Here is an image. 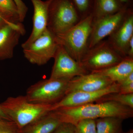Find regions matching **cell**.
<instances>
[{
	"mask_svg": "<svg viewBox=\"0 0 133 133\" xmlns=\"http://www.w3.org/2000/svg\"><path fill=\"white\" fill-rule=\"evenodd\" d=\"M130 9H125L114 14L93 21L88 49L110 36L124 21Z\"/></svg>",
	"mask_w": 133,
	"mask_h": 133,
	"instance_id": "obj_10",
	"label": "cell"
},
{
	"mask_svg": "<svg viewBox=\"0 0 133 133\" xmlns=\"http://www.w3.org/2000/svg\"><path fill=\"white\" fill-rule=\"evenodd\" d=\"M118 1L125 8H133V0H118Z\"/></svg>",
	"mask_w": 133,
	"mask_h": 133,
	"instance_id": "obj_30",
	"label": "cell"
},
{
	"mask_svg": "<svg viewBox=\"0 0 133 133\" xmlns=\"http://www.w3.org/2000/svg\"><path fill=\"white\" fill-rule=\"evenodd\" d=\"M95 72L106 76L114 83L118 84L133 72V58L126 57L119 63Z\"/></svg>",
	"mask_w": 133,
	"mask_h": 133,
	"instance_id": "obj_16",
	"label": "cell"
},
{
	"mask_svg": "<svg viewBox=\"0 0 133 133\" xmlns=\"http://www.w3.org/2000/svg\"><path fill=\"white\" fill-rule=\"evenodd\" d=\"M124 58L112 48L107 40H103L88 49L80 63L87 70L91 72L113 66Z\"/></svg>",
	"mask_w": 133,
	"mask_h": 133,
	"instance_id": "obj_6",
	"label": "cell"
},
{
	"mask_svg": "<svg viewBox=\"0 0 133 133\" xmlns=\"http://www.w3.org/2000/svg\"><path fill=\"white\" fill-rule=\"evenodd\" d=\"M59 44L56 36L47 28L28 47L23 49L24 57L32 64L44 65L54 58Z\"/></svg>",
	"mask_w": 133,
	"mask_h": 133,
	"instance_id": "obj_7",
	"label": "cell"
},
{
	"mask_svg": "<svg viewBox=\"0 0 133 133\" xmlns=\"http://www.w3.org/2000/svg\"><path fill=\"white\" fill-rule=\"evenodd\" d=\"M119 85L114 83L107 88L95 92H75L69 93L58 102L51 105V111L66 108L80 106L97 102L106 95L119 92Z\"/></svg>",
	"mask_w": 133,
	"mask_h": 133,
	"instance_id": "obj_9",
	"label": "cell"
},
{
	"mask_svg": "<svg viewBox=\"0 0 133 133\" xmlns=\"http://www.w3.org/2000/svg\"><path fill=\"white\" fill-rule=\"evenodd\" d=\"M125 133H133V130L132 129H130V130Z\"/></svg>",
	"mask_w": 133,
	"mask_h": 133,
	"instance_id": "obj_32",
	"label": "cell"
},
{
	"mask_svg": "<svg viewBox=\"0 0 133 133\" xmlns=\"http://www.w3.org/2000/svg\"><path fill=\"white\" fill-rule=\"evenodd\" d=\"M114 83L106 76L90 72L71 79L68 84L66 94L75 92L97 91L107 88Z\"/></svg>",
	"mask_w": 133,
	"mask_h": 133,
	"instance_id": "obj_12",
	"label": "cell"
},
{
	"mask_svg": "<svg viewBox=\"0 0 133 133\" xmlns=\"http://www.w3.org/2000/svg\"><path fill=\"white\" fill-rule=\"evenodd\" d=\"M133 83V72L118 83L119 86L126 85Z\"/></svg>",
	"mask_w": 133,
	"mask_h": 133,
	"instance_id": "obj_28",
	"label": "cell"
},
{
	"mask_svg": "<svg viewBox=\"0 0 133 133\" xmlns=\"http://www.w3.org/2000/svg\"><path fill=\"white\" fill-rule=\"evenodd\" d=\"M51 105L31 103L25 95L9 97L0 104L5 114L16 124L20 131L50 112Z\"/></svg>",
	"mask_w": 133,
	"mask_h": 133,
	"instance_id": "obj_2",
	"label": "cell"
},
{
	"mask_svg": "<svg viewBox=\"0 0 133 133\" xmlns=\"http://www.w3.org/2000/svg\"><path fill=\"white\" fill-rule=\"evenodd\" d=\"M0 119H5L11 121L7 116L5 114L2 108L1 107V106H0Z\"/></svg>",
	"mask_w": 133,
	"mask_h": 133,
	"instance_id": "obj_31",
	"label": "cell"
},
{
	"mask_svg": "<svg viewBox=\"0 0 133 133\" xmlns=\"http://www.w3.org/2000/svg\"><path fill=\"white\" fill-rule=\"evenodd\" d=\"M54 63L50 79H72L90 73L70 56L63 45L59 44L54 57Z\"/></svg>",
	"mask_w": 133,
	"mask_h": 133,
	"instance_id": "obj_8",
	"label": "cell"
},
{
	"mask_svg": "<svg viewBox=\"0 0 133 133\" xmlns=\"http://www.w3.org/2000/svg\"><path fill=\"white\" fill-rule=\"evenodd\" d=\"M81 20L71 0H51L47 28L56 35L64 33Z\"/></svg>",
	"mask_w": 133,
	"mask_h": 133,
	"instance_id": "obj_4",
	"label": "cell"
},
{
	"mask_svg": "<svg viewBox=\"0 0 133 133\" xmlns=\"http://www.w3.org/2000/svg\"><path fill=\"white\" fill-rule=\"evenodd\" d=\"M52 133H75V125L71 123L63 122Z\"/></svg>",
	"mask_w": 133,
	"mask_h": 133,
	"instance_id": "obj_24",
	"label": "cell"
},
{
	"mask_svg": "<svg viewBox=\"0 0 133 133\" xmlns=\"http://www.w3.org/2000/svg\"><path fill=\"white\" fill-rule=\"evenodd\" d=\"M0 133H20V130L12 121L0 119Z\"/></svg>",
	"mask_w": 133,
	"mask_h": 133,
	"instance_id": "obj_23",
	"label": "cell"
},
{
	"mask_svg": "<svg viewBox=\"0 0 133 133\" xmlns=\"http://www.w3.org/2000/svg\"><path fill=\"white\" fill-rule=\"evenodd\" d=\"M118 0H94L93 21L116 14L125 9Z\"/></svg>",
	"mask_w": 133,
	"mask_h": 133,
	"instance_id": "obj_17",
	"label": "cell"
},
{
	"mask_svg": "<svg viewBox=\"0 0 133 133\" xmlns=\"http://www.w3.org/2000/svg\"><path fill=\"white\" fill-rule=\"evenodd\" d=\"M133 37V9H130L124 21L108 37V42L123 57H127L129 42Z\"/></svg>",
	"mask_w": 133,
	"mask_h": 133,
	"instance_id": "obj_13",
	"label": "cell"
},
{
	"mask_svg": "<svg viewBox=\"0 0 133 133\" xmlns=\"http://www.w3.org/2000/svg\"><path fill=\"white\" fill-rule=\"evenodd\" d=\"M75 125V133H97L95 119H85L78 122Z\"/></svg>",
	"mask_w": 133,
	"mask_h": 133,
	"instance_id": "obj_22",
	"label": "cell"
},
{
	"mask_svg": "<svg viewBox=\"0 0 133 133\" xmlns=\"http://www.w3.org/2000/svg\"><path fill=\"white\" fill-rule=\"evenodd\" d=\"M62 122L57 115L51 111L26 126L20 133H52Z\"/></svg>",
	"mask_w": 133,
	"mask_h": 133,
	"instance_id": "obj_15",
	"label": "cell"
},
{
	"mask_svg": "<svg viewBox=\"0 0 133 133\" xmlns=\"http://www.w3.org/2000/svg\"><path fill=\"white\" fill-rule=\"evenodd\" d=\"M93 23L92 14L81 19L64 33L57 35L59 44L73 59L80 63L88 50V41Z\"/></svg>",
	"mask_w": 133,
	"mask_h": 133,
	"instance_id": "obj_3",
	"label": "cell"
},
{
	"mask_svg": "<svg viewBox=\"0 0 133 133\" xmlns=\"http://www.w3.org/2000/svg\"><path fill=\"white\" fill-rule=\"evenodd\" d=\"M97 133H123L124 119L115 117H107L95 119Z\"/></svg>",
	"mask_w": 133,
	"mask_h": 133,
	"instance_id": "obj_18",
	"label": "cell"
},
{
	"mask_svg": "<svg viewBox=\"0 0 133 133\" xmlns=\"http://www.w3.org/2000/svg\"><path fill=\"white\" fill-rule=\"evenodd\" d=\"M81 19L92 14L94 0H71Z\"/></svg>",
	"mask_w": 133,
	"mask_h": 133,
	"instance_id": "obj_21",
	"label": "cell"
},
{
	"mask_svg": "<svg viewBox=\"0 0 133 133\" xmlns=\"http://www.w3.org/2000/svg\"><path fill=\"white\" fill-rule=\"evenodd\" d=\"M71 79L49 78L41 80L29 87L25 96L29 102L33 104H53L65 95Z\"/></svg>",
	"mask_w": 133,
	"mask_h": 133,
	"instance_id": "obj_5",
	"label": "cell"
},
{
	"mask_svg": "<svg viewBox=\"0 0 133 133\" xmlns=\"http://www.w3.org/2000/svg\"><path fill=\"white\" fill-rule=\"evenodd\" d=\"M62 122L76 125L83 119H93L115 117L125 119L132 118L133 109L112 101L90 103L76 107L61 108L53 111Z\"/></svg>",
	"mask_w": 133,
	"mask_h": 133,
	"instance_id": "obj_1",
	"label": "cell"
},
{
	"mask_svg": "<svg viewBox=\"0 0 133 133\" xmlns=\"http://www.w3.org/2000/svg\"><path fill=\"white\" fill-rule=\"evenodd\" d=\"M0 12L11 17L15 22H20L18 9L14 0H0Z\"/></svg>",
	"mask_w": 133,
	"mask_h": 133,
	"instance_id": "obj_20",
	"label": "cell"
},
{
	"mask_svg": "<svg viewBox=\"0 0 133 133\" xmlns=\"http://www.w3.org/2000/svg\"><path fill=\"white\" fill-rule=\"evenodd\" d=\"M112 101L133 109V93L124 94L113 93L106 95L97 102Z\"/></svg>",
	"mask_w": 133,
	"mask_h": 133,
	"instance_id": "obj_19",
	"label": "cell"
},
{
	"mask_svg": "<svg viewBox=\"0 0 133 133\" xmlns=\"http://www.w3.org/2000/svg\"></svg>",
	"mask_w": 133,
	"mask_h": 133,
	"instance_id": "obj_33",
	"label": "cell"
},
{
	"mask_svg": "<svg viewBox=\"0 0 133 133\" xmlns=\"http://www.w3.org/2000/svg\"><path fill=\"white\" fill-rule=\"evenodd\" d=\"M119 93L128 94L133 93V83L127 85L119 86Z\"/></svg>",
	"mask_w": 133,
	"mask_h": 133,
	"instance_id": "obj_26",
	"label": "cell"
},
{
	"mask_svg": "<svg viewBox=\"0 0 133 133\" xmlns=\"http://www.w3.org/2000/svg\"><path fill=\"white\" fill-rule=\"evenodd\" d=\"M25 33L22 23H10L0 28V60L13 57L15 48Z\"/></svg>",
	"mask_w": 133,
	"mask_h": 133,
	"instance_id": "obj_11",
	"label": "cell"
},
{
	"mask_svg": "<svg viewBox=\"0 0 133 133\" xmlns=\"http://www.w3.org/2000/svg\"><path fill=\"white\" fill-rule=\"evenodd\" d=\"M11 22H15L10 17L0 12V28L6 24Z\"/></svg>",
	"mask_w": 133,
	"mask_h": 133,
	"instance_id": "obj_27",
	"label": "cell"
},
{
	"mask_svg": "<svg viewBox=\"0 0 133 133\" xmlns=\"http://www.w3.org/2000/svg\"><path fill=\"white\" fill-rule=\"evenodd\" d=\"M18 9L19 14V22L24 21L28 11V8L22 0H14Z\"/></svg>",
	"mask_w": 133,
	"mask_h": 133,
	"instance_id": "obj_25",
	"label": "cell"
},
{
	"mask_svg": "<svg viewBox=\"0 0 133 133\" xmlns=\"http://www.w3.org/2000/svg\"><path fill=\"white\" fill-rule=\"evenodd\" d=\"M127 57L133 58V37L131 38L128 46Z\"/></svg>",
	"mask_w": 133,
	"mask_h": 133,
	"instance_id": "obj_29",
	"label": "cell"
},
{
	"mask_svg": "<svg viewBox=\"0 0 133 133\" xmlns=\"http://www.w3.org/2000/svg\"><path fill=\"white\" fill-rule=\"evenodd\" d=\"M34 8L33 29L28 38L22 44L25 49L33 42L47 29L48 9L51 0H30Z\"/></svg>",
	"mask_w": 133,
	"mask_h": 133,
	"instance_id": "obj_14",
	"label": "cell"
}]
</instances>
